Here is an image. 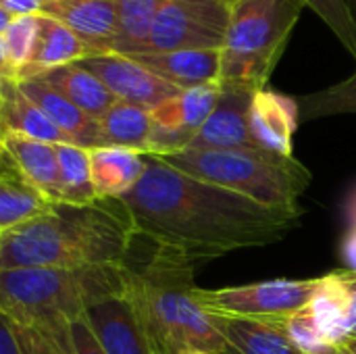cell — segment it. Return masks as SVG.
<instances>
[{
    "label": "cell",
    "instance_id": "obj_34",
    "mask_svg": "<svg viewBox=\"0 0 356 354\" xmlns=\"http://www.w3.org/2000/svg\"><path fill=\"white\" fill-rule=\"evenodd\" d=\"M44 0H0V8L10 15H35L42 10Z\"/></svg>",
    "mask_w": 356,
    "mask_h": 354
},
{
    "label": "cell",
    "instance_id": "obj_11",
    "mask_svg": "<svg viewBox=\"0 0 356 354\" xmlns=\"http://www.w3.org/2000/svg\"><path fill=\"white\" fill-rule=\"evenodd\" d=\"M83 319L106 354H159L129 286L123 294L92 307Z\"/></svg>",
    "mask_w": 356,
    "mask_h": 354
},
{
    "label": "cell",
    "instance_id": "obj_15",
    "mask_svg": "<svg viewBox=\"0 0 356 354\" xmlns=\"http://www.w3.org/2000/svg\"><path fill=\"white\" fill-rule=\"evenodd\" d=\"M40 15L67 25L92 54L111 52L117 33V0H44Z\"/></svg>",
    "mask_w": 356,
    "mask_h": 354
},
{
    "label": "cell",
    "instance_id": "obj_22",
    "mask_svg": "<svg viewBox=\"0 0 356 354\" xmlns=\"http://www.w3.org/2000/svg\"><path fill=\"white\" fill-rule=\"evenodd\" d=\"M90 48L60 21L40 15V29H38V44L33 50V56L29 65L19 73L17 81L38 77L50 69L77 63L86 56H90Z\"/></svg>",
    "mask_w": 356,
    "mask_h": 354
},
{
    "label": "cell",
    "instance_id": "obj_42",
    "mask_svg": "<svg viewBox=\"0 0 356 354\" xmlns=\"http://www.w3.org/2000/svg\"><path fill=\"white\" fill-rule=\"evenodd\" d=\"M225 2H227V4H229V6H232V4H234V2H236V0H225Z\"/></svg>",
    "mask_w": 356,
    "mask_h": 354
},
{
    "label": "cell",
    "instance_id": "obj_18",
    "mask_svg": "<svg viewBox=\"0 0 356 354\" xmlns=\"http://www.w3.org/2000/svg\"><path fill=\"white\" fill-rule=\"evenodd\" d=\"M19 90L69 138L71 144L81 148H98V121L79 111L60 92L40 77L17 81Z\"/></svg>",
    "mask_w": 356,
    "mask_h": 354
},
{
    "label": "cell",
    "instance_id": "obj_32",
    "mask_svg": "<svg viewBox=\"0 0 356 354\" xmlns=\"http://www.w3.org/2000/svg\"><path fill=\"white\" fill-rule=\"evenodd\" d=\"M15 330H17V336L27 354H63L54 348V344L42 332L29 330V328H17V325H15Z\"/></svg>",
    "mask_w": 356,
    "mask_h": 354
},
{
    "label": "cell",
    "instance_id": "obj_38",
    "mask_svg": "<svg viewBox=\"0 0 356 354\" xmlns=\"http://www.w3.org/2000/svg\"><path fill=\"white\" fill-rule=\"evenodd\" d=\"M340 346H342V348H346L348 353L356 354V332L355 334H350V336H348V338H346V340H344Z\"/></svg>",
    "mask_w": 356,
    "mask_h": 354
},
{
    "label": "cell",
    "instance_id": "obj_2",
    "mask_svg": "<svg viewBox=\"0 0 356 354\" xmlns=\"http://www.w3.org/2000/svg\"><path fill=\"white\" fill-rule=\"evenodd\" d=\"M136 236L121 200L100 198L81 207L54 202L46 215L0 234V269L123 265Z\"/></svg>",
    "mask_w": 356,
    "mask_h": 354
},
{
    "label": "cell",
    "instance_id": "obj_41",
    "mask_svg": "<svg viewBox=\"0 0 356 354\" xmlns=\"http://www.w3.org/2000/svg\"><path fill=\"white\" fill-rule=\"evenodd\" d=\"M181 354H204V353H198V351H188V353H181Z\"/></svg>",
    "mask_w": 356,
    "mask_h": 354
},
{
    "label": "cell",
    "instance_id": "obj_1",
    "mask_svg": "<svg viewBox=\"0 0 356 354\" xmlns=\"http://www.w3.org/2000/svg\"><path fill=\"white\" fill-rule=\"evenodd\" d=\"M119 200L138 236L190 261L280 242L305 213L263 207L238 192L194 179L150 154L138 186Z\"/></svg>",
    "mask_w": 356,
    "mask_h": 354
},
{
    "label": "cell",
    "instance_id": "obj_43",
    "mask_svg": "<svg viewBox=\"0 0 356 354\" xmlns=\"http://www.w3.org/2000/svg\"><path fill=\"white\" fill-rule=\"evenodd\" d=\"M0 104H2V98H0Z\"/></svg>",
    "mask_w": 356,
    "mask_h": 354
},
{
    "label": "cell",
    "instance_id": "obj_40",
    "mask_svg": "<svg viewBox=\"0 0 356 354\" xmlns=\"http://www.w3.org/2000/svg\"><path fill=\"white\" fill-rule=\"evenodd\" d=\"M348 2V6H350V10H353V15H355L356 19V0H346Z\"/></svg>",
    "mask_w": 356,
    "mask_h": 354
},
{
    "label": "cell",
    "instance_id": "obj_37",
    "mask_svg": "<svg viewBox=\"0 0 356 354\" xmlns=\"http://www.w3.org/2000/svg\"><path fill=\"white\" fill-rule=\"evenodd\" d=\"M13 17H15V15H10V13H6L4 8H0V33H4V29L8 27V23L13 21Z\"/></svg>",
    "mask_w": 356,
    "mask_h": 354
},
{
    "label": "cell",
    "instance_id": "obj_5",
    "mask_svg": "<svg viewBox=\"0 0 356 354\" xmlns=\"http://www.w3.org/2000/svg\"><path fill=\"white\" fill-rule=\"evenodd\" d=\"M173 169L238 192L263 207L300 211V196L311 186V171L294 156L269 150H184L159 156Z\"/></svg>",
    "mask_w": 356,
    "mask_h": 354
},
{
    "label": "cell",
    "instance_id": "obj_31",
    "mask_svg": "<svg viewBox=\"0 0 356 354\" xmlns=\"http://www.w3.org/2000/svg\"><path fill=\"white\" fill-rule=\"evenodd\" d=\"M71 340H73V354H106L98 344V340L94 338L83 317L71 323Z\"/></svg>",
    "mask_w": 356,
    "mask_h": 354
},
{
    "label": "cell",
    "instance_id": "obj_6",
    "mask_svg": "<svg viewBox=\"0 0 356 354\" xmlns=\"http://www.w3.org/2000/svg\"><path fill=\"white\" fill-rule=\"evenodd\" d=\"M302 10V0H236L221 48L219 86L248 92L267 88Z\"/></svg>",
    "mask_w": 356,
    "mask_h": 354
},
{
    "label": "cell",
    "instance_id": "obj_7",
    "mask_svg": "<svg viewBox=\"0 0 356 354\" xmlns=\"http://www.w3.org/2000/svg\"><path fill=\"white\" fill-rule=\"evenodd\" d=\"M321 277L311 280H271L246 286H232L219 290H194L198 305L209 315L236 319H273L288 321L305 309Z\"/></svg>",
    "mask_w": 356,
    "mask_h": 354
},
{
    "label": "cell",
    "instance_id": "obj_12",
    "mask_svg": "<svg viewBox=\"0 0 356 354\" xmlns=\"http://www.w3.org/2000/svg\"><path fill=\"white\" fill-rule=\"evenodd\" d=\"M321 340L336 348L356 332V273L332 271L321 277L305 307Z\"/></svg>",
    "mask_w": 356,
    "mask_h": 354
},
{
    "label": "cell",
    "instance_id": "obj_9",
    "mask_svg": "<svg viewBox=\"0 0 356 354\" xmlns=\"http://www.w3.org/2000/svg\"><path fill=\"white\" fill-rule=\"evenodd\" d=\"M221 96L219 83L181 90L150 111V156H167L184 152L198 129L204 125Z\"/></svg>",
    "mask_w": 356,
    "mask_h": 354
},
{
    "label": "cell",
    "instance_id": "obj_3",
    "mask_svg": "<svg viewBox=\"0 0 356 354\" xmlns=\"http://www.w3.org/2000/svg\"><path fill=\"white\" fill-rule=\"evenodd\" d=\"M129 290L159 354H221L223 340L196 300L194 267L177 250L156 246L142 267L129 265Z\"/></svg>",
    "mask_w": 356,
    "mask_h": 354
},
{
    "label": "cell",
    "instance_id": "obj_4",
    "mask_svg": "<svg viewBox=\"0 0 356 354\" xmlns=\"http://www.w3.org/2000/svg\"><path fill=\"white\" fill-rule=\"evenodd\" d=\"M129 286V261L81 269H0V313L17 328L52 330L81 319Z\"/></svg>",
    "mask_w": 356,
    "mask_h": 354
},
{
    "label": "cell",
    "instance_id": "obj_33",
    "mask_svg": "<svg viewBox=\"0 0 356 354\" xmlns=\"http://www.w3.org/2000/svg\"><path fill=\"white\" fill-rule=\"evenodd\" d=\"M0 354H27L17 336L15 325L2 313H0Z\"/></svg>",
    "mask_w": 356,
    "mask_h": 354
},
{
    "label": "cell",
    "instance_id": "obj_25",
    "mask_svg": "<svg viewBox=\"0 0 356 354\" xmlns=\"http://www.w3.org/2000/svg\"><path fill=\"white\" fill-rule=\"evenodd\" d=\"M52 204L54 200L29 184L17 169L0 175V234L46 215Z\"/></svg>",
    "mask_w": 356,
    "mask_h": 354
},
{
    "label": "cell",
    "instance_id": "obj_19",
    "mask_svg": "<svg viewBox=\"0 0 356 354\" xmlns=\"http://www.w3.org/2000/svg\"><path fill=\"white\" fill-rule=\"evenodd\" d=\"M146 171V154L127 148L98 146L90 150L92 186L98 198L119 200L131 192Z\"/></svg>",
    "mask_w": 356,
    "mask_h": 354
},
{
    "label": "cell",
    "instance_id": "obj_29",
    "mask_svg": "<svg viewBox=\"0 0 356 354\" xmlns=\"http://www.w3.org/2000/svg\"><path fill=\"white\" fill-rule=\"evenodd\" d=\"M38 29H40V13L35 15H15L8 27L4 29V46L8 61L19 77V73L29 65L35 44H38Z\"/></svg>",
    "mask_w": 356,
    "mask_h": 354
},
{
    "label": "cell",
    "instance_id": "obj_16",
    "mask_svg": "<svg viewBox=\"0 0 356 354\" xmlns=\"http://www.w3.org/2000/svg\"><path fill=\"white\" fill-rule=\"evenodd\" d=\"M223 340L221 354H305L288 332V321L209 315Z\"/></svg>",
    "mask_w": 356,
    "mask_h": 354
},
{
    "label": "cell",
    "instance_id": "obj_35",
    "mask_svg": "<svg viewBox=\"0 0 356 354\" xmlns=\"http://www.w3.org/2000/svg\"><path fill=\"white\" fill-rule=\"evenodd\" d=\"M15 79L17 81V73L8 61V54H6V46H4V38L0 33V81H10Z\"/></svg>",
    "mask_w": 356,
    "mask_h": 354
},
{
    "label": "cell",
    "instance_id": "obj_27",
    "mask_svg": "<svg viewBox=\"0 0 356 354\" xmlns=\"http://www.w3.org/2000/svg\"><path fill=\"white\" fill-rule=\"evenodd\" d=\"M58 163V202L92 204L100 200L92 186L90 150L75 144H54Z\"/></svg>",
    "mask_w": 356,
    "mask_h": 354
},
{
    "label": "cell",
    "instance_id": "obj_28",
    "mask_svg": "<svg viewBox=\"0 0 356 354\" xmlns=\"http://www.w3.org/2000/svg\"><path fill=\"white\" fill-rule=\"evenodd\" d=\"M296 100L302 121H315L334 115H356V71L344 81L313 94H305Z\"/></svg>",
    "mask_w": 356,
    "mask_h": 354
},
{
    "label": "cell",
    "instance_id": "obj_39",
    "mask_svg": "<svg viewBox=\"0 0 356 354\" xmlns=\"http://www.w3.org/2000/svg\"><path fill=\"white\" fill-rule=\"evenodd\" d=\"M330 354H353V353H348V351H346V348H342V346H336V348H334Z\"/></svg>",
    "mask_w": 356,
    "mask_h": 354
},
{
    "label": "cell",
    "instance_id": "obj_24",
    "mask_svg": "<svg viewBox=\"0 0 356 354\" xmlns=\"http://www.w3.org/2000/svg\"><path fill=\"white\" fill-rule=\"evenodd\" d=\"M152 134L150 111L117 100L98 119V146H115L148 154Z\"/></svg>",
    "mask_w": 356,
    "mask_h": 354
},
{
    "label": "cell",
    "instance_id": "obj_10",
    "mask_svg": "<svg viewBox=\"0 0 356 354\" xmlns=\"http://www.w3.org/2000/svg\"><path fill=\"white\" fill-rule=\"evenodd\" d=\"M77 63L94 73L117 100L142 106L146 111H152L167 98L181 92L179 88L167 83L165 79L148 71L142 63L125 54H92Z\"/></svg>",
    "mask_w": 356,
    "mask_h": 354
},
{
    "label": "cell",
    "instance_id": "obj_20",
    "mask_svg": "<svg viewBox=\"0 0 356 354\" xmlns=\"http://www.w3.org/2000/svg\"><path fill=\"white\" fill-rule=\"evenodd\" d=\"M0 144L15 169L38 190L58 202L56 146L17 134H0Z\"/></svg>",
    "mask_w": 356,
    "mask_h": 354
},
{
    "label": "cell",
    "instance_id": "obj_30",
    "mask_svg": "<svg viewBox=\"0 0 356 354\" xmlns=\"http://www.w3.org/2000/svg\"><path fill=\"white\" fill-rule=\"evenodd\" d=\"M334 31L340 44L356 61V19L346 0H302Z\"/></svg>",
    "mask_w": 356,
    "mask_h": 354
},
{
    "label": "cell",
    "instance_id": "obj_26",
    "mask_svg": "<svg viewBox=\"0 0 356 354\" xmlns=\"http://www.w3.org/2000/svg\"><path fill=\"white\" fill-rule=\"evenodd\" d=\"M165 0H117V33L111 52L136 56L148 52L154 19Z\"/></svg>",
    "mask_w": 356,
    "mask_h": 354
},
{
    "label": "cell",
    "instance_id": "obj_17",
    "mask_svg": "<svg viewBox=\"0 0 356 354\" xmlns=\"http://www.w3.org/2000/svg\"><path fill=\"white\" fill-rule=\"evenodd\" d=\"M142 63L148 71L165 79L167 83L190 90L198 86L219 83L221 73V50H167V52H144L131 56Z\"/></svg>",
    "mask_w": 356,
    "mask_h": 354
},
{
    "label": "cell",
    "instance_id": "obj_8",
    "mask_svg": "<svg viewBox=\"0 0 356 354\" xmlns=\"http://www.w3.org/2000/svg\"><path fill=\"white\" fill-rule=\"evenodd\" d=\"M225 0H165L148 40V52L221 50L229 23Z\"/></svg>",
    "mask_w": 356,
    "mask_h": 354
},
{
    "label": "cell",
    "instance_id": "obj_14",
    "mask_svg": "<svg viewBox=\"0 0 356 354\" xmlns=\"http://www.w3.org/2000/svg\"><path fill=\"white\" fill-rule=\"evenodd\" d=\"M298 121L300 108L296 98L271 88L254 92L248 111V129L263 150L294 156V131Z\"/></svg>",
    "mask_w": 356,
    "mask_h": 354
},
{
    "label": "cell",
    "instance_id": "obj_36",
    "mask_svg": "<svg viewBox=\"0 0 356 354\" xmlns=\"http://www.w3.org/2000/svg\"><path fill=\"white\" fill-rule=\"evenodd\" d=\"M10 169H15V165L10 163V159L6 156V152H4V148L0 144V175L6 173V171H10Z\"/></svg>",
    "mask_w": 356,
    "mask_h": 354
},
{
    "label": "cell",
    "instance_id": "obj_23",
    "mask_svg": "<svg viewBox=\"0 0 356 354\" xmlns=\"http://www.w3.org/2000/svg\"><path fill=\"white\" fill-rule=\"evenodd\" d=\"M38 77L44 79L48 86H52L69 102H73L79 111H83L88 117L96 121L117 102V98L104 88V83L94 73L83 69L79 63H69L50 69Z\"/></svg>",
    "mask_w": 356,
    "mask_h": 354
},
{
    "label": "cell",
    "instance_id": "obj_13",
    "mask_svg": "<svg viewBox=\"0 0 356 354\" xmlns=\"http://www.w3.org/2000/svg\"><path fill=\"white\" fill-rule=\"evenodd\" d=\"M254 92L221 88V96L186 150H263L250 136L248 111Z\"/></svg>",
    "mask_w": 356,
    "mask_h": 354
},
{
    "label": "cell",
    "instance_id": "obj_21",
    "mask_svg": "<svg viewBox=\"0 0 356 354\" xmlns=\"http://www.w3.org/2000/svg\"><path fill=\"white\" fill-rule=\"evenodd\" d=\"M0 134H17L48 144H71L69 138L19 90L17 81H0Z\"/></svg>",
    "mask_w": 356,
    "mask_h": 354
}]
</instances>
